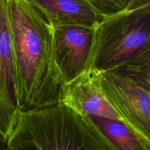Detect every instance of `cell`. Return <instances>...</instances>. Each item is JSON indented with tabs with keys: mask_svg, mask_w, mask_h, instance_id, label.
<instances>
[{
	"mask_svg": "<svg viewBox=\"0 0 150 150\" xmlns=\"http://www.w3.org/2000/svg\"><path fill=\"white\" fill-rule=\"evenodd\" d=\"M56 62L65 83L89 67L95 42V27L65 25L53 27Z\"/></svg>",
	"mask_w": 150,
	"mask_h": 150,
	"instance_id": "obj_5",
	"label": "cell"
},
{
	"mask_svg": "<svg viewBox=\"0 0 150 150\" xmlns=\"http://www.w3.org/2000/svg\"><path fill=\"white\" fill-rule=\"evenodd\" d=\"M1 149H6V148H5V145H4V144L0 141V150Z\"/></svg>",
	"mask_w": 150,
	"mask_h": 150,
	"instance_id": "obj_13",
	"label": "cell"
},
{
	"mask_svg": "<svg viewBox=\"0 0 150 150\" xmlns=\"http://www.w3.org/2000/svg\"><path fill=\"white\" fill-rule=\"evenodd\" d=\"M6 150H117L89 116L67 105L19 111Z\"/></svg>",
	"mask_w": 150,
	"mask_h": 150,
	"instance_id": "obj_2",
	"label": "cell"
},
{
	"mask_svg": "<svg viewBox=\"0 0 150 150\" xmlns=\"http://www.w3.org/2000/svg\"><path fill=\"white\" fill-rule=\"evenodd\" d=\"M19 111L7 0H0V141L4 145L14 128Z\"/></svg>",
	"mask_w": 150,
	"mask_h": 150,
	"instance_id": "obj_6",
	"label": "cell"
},
{
	"mask_svg": "<svg viewBox=\"0 0 150 150\" xmlns=\"http://www.w3.org/2000/svg\"><path fill=\"white\" fill-rule=\"evenodd\" d=\"M103 16H111L125 11L133 0H90Z\"/></svg>",
	"mask_w": 150,
	"mask_h": 150,
	"instance_id": "obj_11",
	"label": "cell"
},
{
	"mask_svg": "<svg viewBox=\"0 0 150 150\" xmlns=\"http://www.w3.org/2000/svg\"><path fill=\"white\" fill-rule=\"evenodd\" d=\"M90 117L117 150H150L148 145L122 120L100 116Z\"/></svg>",
	"mask_w": 150,
	"mask_h": 150,
	"instance_id": "obj_9",
	"label": "cell"
},
{
	"mask_svg": "<svg viewBox=\"0 0 150 150\" xmlns=\"http://www.w3.org/2000/svg\"><path fill=\"white\" fill-rule=\"evenodd\" d=\"M149 51L150 1L130 4L125 11L104 16L95 26L87 69L114 70Z\"/></svg>",
	"mask_w": 150,
	"mask_h": 150,
	"instance_id": "obj_3",
	"label": "cell"
},
{
	"mask_svg": "<svg viewBox=\"0 0 150 150\" xmlns=\"http://www.w3.org/2000/svg\"><path fill=\"white\" fill-rule=\"evenodd\" d=\"M7 15L19 110L59 103L64 83L53 26L28 0H7Z\"/></svg>",
	"mask_w": 150,
	"mask_h": 150,
	"instance_id": "obj_1",
	"label": "cell"
},
{
	"mask_svg": "<svg viewBox=\"0 0 150 150\" xmlns=\"http://www.w3.org/2000/svg\"><path fill=\"white\" fill-rule=\"evenodd\" d=\"M59 103L68 105L82 115L122 120L103 90L98 72L90 69L63 84Z\"/></svg>",
	"mask_w": 150,
	"mask_h": 150,
	"instance_id": "obj_7",
	"label": "cell"
},
{
	"mask_svg": "<svg viewBox=\"0 0 150 150\" xmlns=\"http://www.w3.org/2000/svg\"><path fill=\"white\" fill-rule=\"evenodd\" d=\"M114 71L129 77L150 93V51Z\"/></svg>",
	"mask_w": 150,
	"mask_h": 150,
	"instance_id": "obj_10",
	"label": "cell"
},
{
	"mask_svg": "<svg viewBox=\"0 0 150 150\" xmlns=\"http://www.w3.org/2000/svg\"><path fill=\"white\" fill-rule=\"evenodd\" d=\"M110 103L150 149V93L127 76L111 70L98 72Z\"/></svg>",
	"mask_w": 150,
	"mask_h": 150,
	"instance_id": "obj_4",
	"label": "cell"
},
{
	"mask_svg": "<svg viewBox=\"0 0 150 150\" xmlns=\"http://www.w3.org/2000/svg\"><path fill=\"white\" fill-rule=\"evenodd\" d=\"M148 1H150V0H133L130 4H134V3H140V2H148Z\"/></svg>",
	"mask_w": 150,
	"mask_h": 150,
	"instance_id": "obj_12",
	"label": "cell"
},
{
	"mask_svg": "<svg viewBox=\"0 0 150 150\" xmlns=\"http://www.w3.org/2000/svg\"><path fill=\"white\" fill-rule=\"evenodd\" d=\"M53 26L84 25L95 27L104 16L90 0H28Z\"/></svg>",
	"mask_w": 150,
	"mask_h": 150,
	"instance_id": "obj_8",
	"label": "cell"
}]
</instances>
